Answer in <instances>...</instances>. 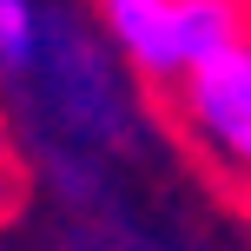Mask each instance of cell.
Listing matches in <instances>:
<instances>
[{
  "label": "cell",
  "instance_id": "obj_4",
  "mask_svg": "<svg viewBox=\"0 0 251 251\" xmlns=\"http://www.w3.org/2000/svg\"><path fill=\"white\" fill-rule=\"evenodd\" d=\"M238 7H245V13H251V0H238Z\"/></svg>",
  "mask_w": 251,
  "mask_h": 251
},
{
  "label": "cell",
  "instance_id": "obj_1",
  "mask_svg": "<svg viewBox=\"0 0 251 251\" xmlns=\"http://www.w3.org/2000/svg\"><path fill=\"white\" fill-rule=\"evenodd\" d=\"M165 126L199 159V172L225 192L238 212H251V40H231L172 86H152Z\"/></svg>",
  "mask_w": 251,
  "mask_h": 251
},
{
  "label": "cell",
  "instance_id": "obj_2",
  "mask_svg": "<svg viewBox=\"0 0 251 251\" xmlns=\"http://www.w3.org/2000/svg\"><path fill=\"white\" fill-rule=\"evenodd\" d=\"M106 26L132 66L146 73V86H172L185 66H178V0H100Z\"/></svg>",
  "mask_w": 251,
  "mask_h": 251
},
{
  "label": "cell",
  "instance_id": "obj_5",
  "mask_svg": "<svg viewBox=\"0 0 251 251\" xmlns=\"http://www.w3.org/2000/svg\"><path fill=\"white\" fill-rule=\"evenodd\" d=\"M245 40H251V20H245Z\"/></svg>",
  "mask_w": 251,
  "mask_h": 251
},
{
  "label": "cell",
  "instance_id": "obj_3",
  "mask_svg": "<svg viewBox=\"0 0 251 251\" xmlns=\"http://www.w3.org/2000/svg\"><path fill=\"white\" fill-rule=\"evenodd\" d=\"M40 33H33V7L26 0H0V60L7 66H33Z\"/></svg>",
  "mask_w": 251,
  "mask_h": 251
}]
</instances>
